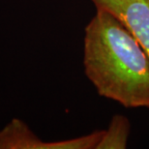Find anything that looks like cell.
<instances>
[{
    "label": "cell",
    "mask_w": 149,
    "mask_h": 149,
    "mask_svg": "<svg viewBox=\"0 0 149 149\" xmlns=\"http://www.w3.org/2000/svg\"><path fill=\"white\" fill-rule=\"evenodd\" d=\"M84 72L98 94L124 108L149 109V56L127 26L96 8L85 27Z\"/></svg>",
    "instance_id": "cell-1"
},
{
    "label": "cell",
    "mask_w": 149,
    "mask_h": 149,
    "mask_svg": "<svg viewBox=\"0 0 149 149\" xmlns=\"http://www.w3.org/2000/svg\"><path fill=\"white\" fill-rule=\"evenodd\" d=\"M103 134L104 130H101L81 138L57 142H44L34 136L22 121L14 120L0 132V148L96 149Z\"/></svg>",
    "instance_id": "cell-2"
},
{
    "label": "cell",
    "mask_w": 149,
    "mask_h": 149,
    "mask_svg": "<svg viewBox=\"0 0 149 149\" xmlns=\"http://www.w3.org/2000/svg\"><path fill=\"white\" fill-rule=\"evenodd\" d=\"M117 17L149 56V0H91Z\"/></svg>",
    "instance_id": "cell-3"
},
{
    "label": "cell",
    "mask_w": 149,
    "mask_h": 149,
    "mask_svg": "<svg viewBox=\"0 0 149 149\" xmlns=\"http://www.w3.org/2000/svg\"><path fill=\"white\" fill-rule=\"evenodd\" d=\"M130 122L122 115H114L109 128L104 130L96 149H124L127 147Z\"/></svg>",
    "instance_id": "cell-4"
}]
</instances>
